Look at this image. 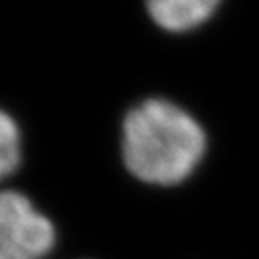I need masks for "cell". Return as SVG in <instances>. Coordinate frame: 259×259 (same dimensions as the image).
Returning a JSON list of instances; mask_svg holds the SVG:
<instances>
[{"label":"cell","instance_id":"cell-1","mask_svg":"<svg viewBox=\"0 0 259 259\" xmlns=\"http://www.w3.org/2000/svg\"><path fill=\"white\" fill-rule=\"evenodd\" d=\"M119 127L121 165L133 181L150 188L186 185L209 150L202 121L165 96H148L129 106Z\"/></svg>","mask_w":259,"mask_h":259},{"label":"cell","instance_id":"cell-3","mask_svg":"<svg viewBox=\"0 0 259 259\" xmlns=\"http://www.w3.org/2000/svg\"><path fill=\"white\" fill-rule=\"evenodd\" d=\"M221 0H150L144 4L150 21L165 35L202 31L221 12Z\"/></svg>","mask_w":259,"mask_h":259},{"label":"cell","instance_id":"cell-2","mask_svg":"<svg viewBox=\"0 0 259 259\" xmlns=\"http://www.w3.org/2000/svg\"><path fill=\"white\" fill-rule=\"evenodd\" d=\"M58 238L54 219L25 190L0 188V259H48Z\"/></svg>","mask_w":259,"mask_h":259},{"label":"cell","instance_id":"cell-4","mask_svg":"<svg viewBox=\"0 0 259 259\" xmlns=\"http://www.w3.org/2000/svg\"><path fill=\"white\" fill-rule=\"evenodd\" d=\"M25 159V142L19 121L0 106V185L19 175Z\"/></svg>","mask_w":259,"mask_h":259}]
</instances>
